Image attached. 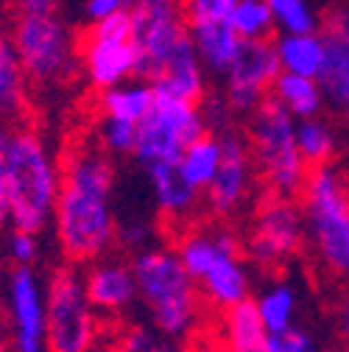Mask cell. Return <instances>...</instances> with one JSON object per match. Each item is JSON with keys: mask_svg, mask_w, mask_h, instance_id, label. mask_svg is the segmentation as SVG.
<instances>
[{"mask_svg": "<svg viewBox=\"0 0 349 352\" xmlns=\"http://www.w3.org/2000/svg\"><path fill=\"white\" fill-rule=\"evenodd\" d=\"M207 120L201 104L179 101V98H159L148 109V115L137 123V140L132 157L146 168L151 162L179 160L182 148L196 138L207 135Z\"/></svg>", "mask_w": 349, "mask_h": 352, "instance_id": "30bf717a", "label": "cell"}, {"mask_svg": "<svg viewBox=\"0 0 349 352\" xmlns=\"http://www.w3.org/2000/svg\"><path fill=\"white\" fill-rule=\"evenodd\" d=\"M277 104H282L296 120L302 118H313L322 115L324 109V96H322V87L316 78L311 76H296V73H285L280 70L274 84H271V93H269Z\"/></svg>", "mask_w": 349, "mask_h": 352, "instance_id": "603a6c76", "label": "cell"}, {"mask_svg": "<svg viewBox=\"0 0 349 352\" xmlns=\"http://www.w3.org/2000/svg\"><path fill=\"white\" fill-rule=\"evenodd\" d=\"M304 246V224L299 199L266 193L254 204L249 230L243 235V254L254 266L274 272L293 260Z\"/></svg>", "mask_w": 349, "mask_h": 352, "instance_id": "9c48e42d", "label": "cell"}, {"mask_svg": "<svg viewBox=\"0 0 349 352\" xmlns=\"http://www.w3.org/2000/svg\"><path fill=\"white\" fill-rule=\"evenodd\" d=\"M266 3L282 34H311L319 28V17L308 0H266Z\"/></svg>", "mask_w": 349, "mask_h": 352, "instance_id": "4dcf8cb0", "label": "cell"}, {"mask_svg": "<svg viewBox=\"0 0 349 352\" xmlns=\"http://www.w3.org/2000/svg\"><path fill=\"white\" fill-rule=\"evenodd\" d=\"M128 17H132V39L140 51L137 78L148 81L190 36L185 0H132Z\"/></svg>", "mask_w": 349, "mask_h": 352, "instance_id": "8fae6325", "label": "cell"}, {"mask_svg": "<svg viewBox=\"0 0 349 352\" xmlns=\"http://www.w3.org/2000/svg\"><path fill=\"white\" fill-rule=\"evenodd\" d=\"M316 31L324 45L322 70L316 76L324 107L349 123V3L327 9Z\"/></svg>", "mask_w": 349, "mask_h": 352, "instance_id": "9a60e30c", "label": "cell"}, {"mask_svg": "<svg viewBox=\"0 0 349 352\" xmlns=\"http://www.w3.org/2000/svg\"><path fill=\"white\" fill-rule=\"evenodd\" d=\"M148 84L154 87V93L159 98H179V101H193V104H201L207 98L204 65L193 48L190 36L159 65V70L148 78Z\"/></svg>", "mask_w": 349, "mask_h": 352, "instance_id": "ac0fdd59", "label": "cell"}, {"mask_svg": "<svg viewBox=\"0 0 349 352\" xmlns=\"http://www.w3.org/2000/svg\"><path fill=\"white\" fill-rule=\"evenodd\" d=\"M188 28H190L193 48H196L204 70L224 76L229 70L232 59L238 56V48L243 39L232 31V25L227 20H196V23H188Z\"/></svg>", "mask_w": 349, "mask_h": 352, "instance_id": "44dd1931", "label": "cell"}, {"mask_svg": "<svg viewBox=\"0 0 349 352\" xmlns=\"http://www.w3.org/2000/svg\"><path fill=\"white\" fill-rule=\"evenodd\" d=\"M148 235V230L143 227V224H117V238L126 243V246H140V243H146L143 238Z\"/></svg>", "mask_w": 349, "mask_h": 352, "instance_id": "f35d334b", "label": "cell"}, {"mask_svg": "<svg viewBox=\"0 0 349 352\" xmlns=\"http://www.w3.org/2000/svg\"><path fill=\"white\" fill-rule=\"evenodd\" d=\"M0 154L9 182V221L14 230L39 235L54 221L59 157L25 120L0 123Z\"/></svg>", "mask_w": 349, "mask_h": 352, "instance_id": "7a4b0ae2", "label": "cell"}, {"mask_svg": "<svg viewBox=\"0 0 349 352\" xmlns=\"http://www.w3.org/2000/svg\"><path fill=\"white\" fill-rule=\"evenodd\" d=\"M148 182H151V196L154 207L165 224H170V235L188 227L196 212L201 210V190L193 188L185 173L179 170L177 160H165V162H151L146 165Z\"/></svg>", "mask_w": 349, "mask_h": 352, "instance_id": "e0dca14e", "label": "cell"}, {"mask_svg": "<svg viewBox=\"0 0 349 352\" xmlns=\"http://www.w3.org/2000/svg\"><path fill=\"white\" fill-rule=\"evenodd\" d=\"M157 93L154 87L143 78H128L123 84H115L109 90H101L98 96V112L101 118H112V120H126V123H140L148 109L154 107Z\"/></svg>", "mask_w": 349, "mask_h": 352, "instance_id": "7402d4cb", "label": "cell"}, {"mask_svg": "<svg viewBox=\"0 0 349 352\" xmlns=\"http://www.w3.org/2000/svg\"><path fill=\"white\" fill-rule=\"evenodd\" d=\"M243 135L257 182L266 188V193L296 199L311 170L296 146V118L269 96L251 115H246Z\"/></svg>", "mask_w": 349, "mask_h": 352, "instance_id": "5b68a950", "label": "cell"}, {"mask_svg": "<svg viewBox=\"0 0 349 352\" xmlns=\"http://www.w3.org/2000/svg\"><path fill=\"white\" fill-rule=\"evenodd\" d=\"M81 280H84L87 299H90L98 316L117 319L137 302V280H135L132 260L112 257V254L95 257L90 263H84Z\"/></svg>", "mask_w": 349, "mask_h": 352, "instance_id": "2e32d148", "label": "cell"}, {"mask_svg": "<svg viewBox=\"0 0 349 352\" xmlns=\"http://www.w3.org/2000/svg\"><path fill=\"white\" fill-rule=\"evenodd\" d=\"M269 352H322L316 338L302 330V327H288L282 333H271L269 336Z\"/></svg>", "mask_w": 349, "mask_h": 352, "instance_id": "d6a6232c", "label": "cell"}, {"mask_svg": "<svg viewBox=\"0 0 349 352\" xmlns=\"http://www.w3.org/2000/svg\"><path fill=\"white\" fill-rule=\"evenodd\" d=\"M115 162L98 138H76L59 157V193L54 232L59 252L73 266L104 257L117 243L112 207Z\"/></svg>", "mask_w": 349, "mask_h": 352, "instance_id": "6da1fadb", "label": "cell"}, {"mask_svg": "<svg viewBox=\"0 0 349 352\" xmlns=\"http://www.w3.org/2000/svg\"><path fill=\"white\" fill-rule=\"evenodd\" d=\"M280 73V59L274 39H243L238 56L224 73V101L232 115H251L271 93V84Z\"/></svg>", "mask_w": 349, "mask_h": 352, "instance_id": "5bb4252c", "label": "cell"}, {"mask_svg": "<svg viewBox=\"0 0 349 352\" xmlns=\"http://www.w3.org/2000/svg\"><path fill=\"white\" fill-rule=\"evenodd\" d=\"M98 143L112 154V157H132L135 151V140H137V126L126 123V120H112V118H101L98 129H95Z\"/></svg>", "mask_w": 349, "mask_h": 352, "instance_id": "1f68e13d", "label": "cell"}, {"mask_svg": "<svg viewBox=\"0 0 349 352\" xmlns=\"http://www.w3.org/2000/svg\"><path fill=\"white\" fill-rule=\"evenodd\" d=\"M0 352H12V344H9V336L3 327H0Z\"/></svg>", "mask_w": 349, "mask_h": 352, "instance_id": "60d3db41", "label": "cell"}, {"mask_svg": "<svg viewBox=\"0 0 349 352\" xmlns=\"http://www.w3.org/2000/svg\"><path fill=\"white\" fill-rule=\"evenodd\" d=\"M3 314L12 352H48L45 283L34 266H14L3 283Z\"/></svg>", "mask_w": 349, "mask_h": 352, "instance_id": "4fadbf2b", "label": "cell"}, {"mask_svg": "<svg viewBox=\"0 0 349 352\" xmlns=\"http://www.w3.org/2000/svg\"><path fill=\"white\" fill-rule=\"evenodd\" d=\"M28 107V78L12 48L9 36L0 34V118L20 120Z\"/></svg>", "mask_w": 349, "mask_h": 352, "instance_id": "cb8c5ba5", "label": "cell"}, {"mask_svg": "<svg viewBox=\"0 0 349 352\" xmlns=\"http://www.w3.org/2000/svg\"><path fill=\"white\" fill-rule=\"evenodd\" d=\"M9 42L34 87H62L78 73V34L59 12L14 14Z\"/></svg>", "mask_w": 349, "mask_h": 352, "instance_id": "8992f818", "label": "cell"}, {"mask_svg": "<svg viewBox=\"0 0 349 352\" xmlns=\"http://www.w3.org/2000/svg\"><path fill=\"white\" fill-rule=\"evenodd\" d=\"M101 316L87 299L78 266L67 263L45 283V344L48 352H95Z\"/></svg>", "mask_w": 349, "mask_h": 352, "instance_id": "52a82bcc", "label": "cell"}, {"mask_svg": "<svg viewBox=\"0 0 349 352\" xmlns=\"http://www.w3.org/2000/svg\"><path fill=\"white\" fill-rule=\"evenodd\" d=\"M296 146H299L302 160L308 162V168L324 165L335 157V131L319 115L302 118L296 120Z\"/></svg>", "mask_w": 349, "mask_h": 352, "instance_id": "83f0119b", "label": "cell"}, {"mask_svg": "<svg viewBox=\"0 0 349 352\" xmlns=\"http://www.w3.org/2000/svg\"><path fill=\"white\" fill-rule=\"evenodd\" d=\"M254 307L269 333H282L296 324V311H299L296 288L285 280H277L254 299Z\"/></svg>", "mask_w": 349, "mask_h": 352, "instance_id": "4316f807", "label": "cell"}, {"mask_svg": "<svg viewBox=\"0 0 349 352\" xmlns=\"http://www.w3.org/2000/svg\"><path fill=\"white\" fill-rule=\"evenodd\" d=\"M274 48H277L280 70L296 73V76H311V78L319 76L322 59H324V45H322L319 31L282 34L280 39H274Z\"/></svg>", "mask_w": 349, "mask_h": 352, "instance_id": "d4e9b609", "label": "cell"}, {"mask_svg": "<svg viewBox=\"0 0 349 352\" xmlns=\"http://www.w3.org/2000/svg\"><path fill=\"white\" fill-rule=\"evenodd\" d=\"M304 241L319 266L333 277H349V179L330 162L316 165L299 190Z\"/></svg>", "mask_w": 349, "mask_h": 352, "instance_id": "277c9868", "label": "cell"}, {"mask_svg": "<svg viewBox=\"0 0 349 352\" xmlns=\"http://www.w3.org/2000/svg\"><path fill=\"white\" fill-rule=\"evenodd\" d=\"M9 257H12L14 266H34L36 257H39V241H36V235L12 227V235H9Z\"/></svg>", "mask_w": 349, "mask_h": 352, "instance_id": "836d02e7", "label": "cell"}, {"mask_svg": "<svg viewBox=\"0 0 349 352\" xmlns=\"http://www.w3.org/2000/svg\"><path fill=\"white\" fill-rule=\"evenodd\" d=\"M199 294L207 307L212 311H227V307L249 299L251 294V274H249V260L243 252L218 257L212 266L196 280Z\"/></svg>", "mask_w": 349, "mask_h": 352, "instance_id": "d6986e66", "label": "cell"}, {"mask_svg": "<svg viewBox=\"0 0 349 352\" xmlns=\"http://www.w3.org/2000/svg\"><path fill=\"white\" fill-rule=\"evenodd\" d=\"M137 299L146 302L151 324L173 341L190 338L204 322V299L173 246H143L132 257Z\"/></svg>", "mask_w": 349, "mask_h": 352, "instance_id": "3957f363", "label": "cell"}, {"mask_svg": "<svg viewBox=\"0 0 349 352\" xmlns=\"http://www.w3.org/2000/svg\"><path fill=\"white\" fill-rule=\"evenodd\" d=\"M140 51L132 39L128 9L93 20L78 34V70L95 93L137 78Z\"/></svg>", "mask_w": 349, "mask_h": 352, "instance_id": "ba28073f", "label": "cell"}, {"mask_svg": "<svg viewBox=\"0 0 349 352\" xmlns=\"http://www.w3.org/2000/svg\"><path fill=\"white\" fill-rule=\"evenodd\" d=\"M269 330L257 316L254 299H243L218 314L221 352H269Z\"/></svg>", "mask_w": 349, "mask_h": 352, "instance_id": "ffe728a7", "label": "cell"}, {"mask_svg": "<svg viewBox=\"0 0 349 352\" xmlns=\"http://www.w3.org/2000/svg\"><path fill=\"white\" fill-rule=\"evenodd\" d=\"M218 138H221V165L201 193V207L215 221H229L249 207L260 182L243 129L232 123L224 131H218Z\"/></svg>", "mask_w": 349, "mask_h": 352, "instance_id": "7c38bea8", "label": "cell"}, {"mask_svg": "<svg viewBox=\"0 0 349 352\" xmlns=\"http://www.w3.org/2000/svg\"><path fill=\"white\" fill-rule=\"evenodd\" d=\"M227 23L240 39H269L274 36V28H277L266 0H235Z\"/></svg>", "mask_w": 349, "mask_h": 352, "instance_id": "f1b7e54d", "label": "cell"}, {"mask_svg": "<svg viewBox=\"0 0 349 352\" xmlns=\"http://www.w3.org/2000/svg\"><path fill=\"white\" fill-rule=\"evenodd\" d=\"M235 0H185L188 23L196 20H227Z\"/></svg>", "mask_w": 349, "mask_h": 352, "instance_id": "e575fe53", "label": "cell"}, {"mask_svg": "<svg viewBox=\"0 0 349 352\" xmlns=\"http://www.w3.org/2000/svg\"><path fill=\"white\" fill-rule=\"evenodd\" d=\"M14 14H51L59 12V0H12Z\"/></svg>", "mask_w": 349, "mask_h": 352, "instance_id": "8d00e7d4", "label": "cell"}, {"mask_svg": "<svg viewBox=\"0 0 349 352\" xmlns=\"http://www.w3.org/2000/svg\"><path fill=\"white\" fill-rule=\"evenodd\" d=\"M9 182H6V162L0 154V230L9 227Z\"/></svg>", "mask_w": 349, "mask_h": 352, "instance_id": "74e56055", "label": "cell"}, {"mask_svg": "<svg viewBox=\"0 0 349 352\" xmlns=\"http://www.w3.org/2000/svg\"><path fill=\"white\" fill-rule=\"evenodd\" d=\"M177 162H179V170L185 173V179L204 193V188L212 182L218 165H221V138L215 131H207V135L196 138L182 148Z\"/></svg>", "mask_w": 349, "mask_h": 352, "instance_id": "484cf974", "label": "cell"}, {"mask_svg": "<svg viewBox=\"0 0 349 352\" xmlns=\"http://www.w3.org/2000/svg\"><path fill=\"white\" fill-rule=\"evenodd\" d=\"M341 330H344V336L349 338V302H346V307H344V314H341Z\"/></svg>", "mask_w": 349, "mask_h": 352, "instance_id": "ab89813d", "label": "cell"}, {"mask_svg": "<svg viewBox=\"0 0 349 352\" xmlns=\"http://www.w3.org/2000/svg\"><path fill=\"white\" fill-rule=\"evenodd\" d=\"M128 3H132V0H87L84 12H87V20L93 23V20H101V17H109L115 12L128 9Z\"/></svg>", "mask_w": 349, "mask_h": 352, "instance_id": "d590c367", "label": "cell"}, {"mask_svg": "<svg viewBox=\"0 0 349 352\" xmlns=\"http://www.w3.org/2000/svg\"><path fill=\"white\" fill-rule=\"evenodd\" d=\"M112 352H182L179 341L168 338L154 324H128L117 333Z\"/></svg>", "mask_w": 349, "mask_h": 352, "instance_id": "f546056e", "label": "cell"}]
</instances>
